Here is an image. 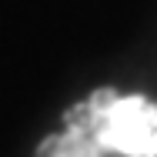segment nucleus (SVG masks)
Masks as SVG:
<instances>
[{
    "mask_svg": "<svg viewBox=\"0 0 157 157\" xmlns=\"http://www.w3.org/2000/svg\"><path fill=\"white\" fill-rule=\"evenodd\" d=\"M97 147L124 157H157V104L147 97H107L97 110Z\"/></svg>",
    "mask_w": 157,
    "mask_h": 157,
    "instance_id": "obj_1",
    "label": "nucleus"
},
{
    "mask_svg": "<svg viewBox=\"0 0 157 157\" xmlns=\"http://www.w3.org/2000/svg\"><path fill=\"white\" fill-rule=\"evenodd\" d=\"M74 157H77V154H74ZM80 157H94V154H80Z\"/></svg>",
    "mask_w": 157,
    "mask_h": 157,
    "instance_id": "obj_2",
    "label": "nucleus"
}]
</instances>
